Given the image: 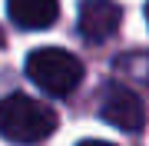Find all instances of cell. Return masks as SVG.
I'll use <instances>...</instances> for the list:
<instances>
[{"mask_svg": "<svg viewBox=\"0 0 149 146\" xmlns=\"http://www.w3.org/2000/svg\"><path fill=\"white\" fill-rule=\"evenodd\" d=\"M27 76L50 96H70L83 83V63L63 47H40L27 57Z\"/></svg>", "mask_w": 149, "mask_h": 146, "instance_id": "obj_2", "label": "cell"}, {"mask_svg": "<svg viewBox=\"0 0 149 146\" xmlns=\"http://www.w3.org/2000/svg\"><path fill=\"white\" fill-rule=\"evenodd\" d=\"M119 20H123V7L116 0H83L76 27L86 43H106L116 33Z\"/></svg>", "mask_w": 149, "mask_h": 146, "instance_id": "obj_4", "label": "cell"}, {"mask_svg": "<svg viewBox=\"0 0 149 146\" xmlns=\"http://www.w3.org/2000/svg\"><path fill=\"white\" fill-rule=\"evenodd\" d=\"M100 113L109 126H116L123 133H139L146 126V110L143 100L136 96V90L123 87V83H109L106 93L100 100Z\"/></svg>", "mask_w": 149, "mask_h": 146, "instance_id": "obj_3", "label": "cell"}, {"mask_svg": "<svg viewBox=\"0 0 149 146\" xmlns=\"http://www.w3.org/2000/svg\"><path fill=\"white\" fill-rule=\"evenodd\" d=\"M7 17L23 30H47L60 17V0H7Z\"/></svg>", "mask_w": 149, "mask_h": 146, "instance_id": "obj_5", "label": "cell"}, {"mask_svg": "<svg viewBox=\"0 0 149 146\" xmlns=\"http://www.w3.org/2000/svg\"><path fill=\"white\" fill-rule=\"evenodd\" d=\"M0 47H3V37H0Z\"/></svg>", "mask_w": 149, "mask_h": 146, "instance_id": "obj_8", "label": "cell"}, {"mask_svg": "<svg viewBox=\"0 0 149 146\" xmlns=\"http://www.w3.org/2000/svg\"><path fill=\"white\" fill-rule=\"evenodd\" d=\"M146 23H149V3H146Z\"/></svg>", "mask_w": 149, "mask_h": 146, "instance_id": "obj_7", "label": "cell"}, {"mask_svg": "<svg viewBox=\"0 0 149 146\" xmlns=\"http://www.w3.org/2000/svg\"><path fill=\"white\" fill-rule=\"evenodd\" d=\"M56 130V113L47 103L27 96V93H10L0 100V136L20 146H33Z\"/></svg>", "mask_w": 149, "mask_h": 146, "instance_id": "obj_1", "label": "cell"}, {"mask_svg": "<svg viewBox=\"0 0 149 146\" xmlns=\"http://www.w3.org/2000/svg\"><path fill=\"white\" fill-rule=\"evenodd\" d=\"M80 146H116V143H106V140H83Z\"/></svg>", "mask_w": 149, "mask_h": 146, "instance_id": "obj_6", "label": "cell"}]
</instances>
